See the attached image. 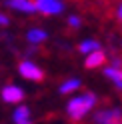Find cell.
Here are the masks:
<instances>
[{
	"mask_svg": "<svg viewBox=\"0 0 122 124\" xmlns=\"http://www.w3.org/2000/svg\"><path fill=\"white\" fill-rule=\"evenodd\" d=\"M18 124H32V122H30V120H28V122H18Z\"/></svg>",
	"mask_w": 122,
	"mask_h": 124,
	"instance_id": "cell-16",
	"label": "cell"
},
{
	"mask_svg": "<svg viewBox=\"0 0 122 124\" xmlns=\"http://www.w3.org/2000/svg\"><path fill=\"white\" fill-rule=\"evenodd\" d=\"M18 72L22 74V78L26 80H34V82H40L44 78V72L40 66H36L32 60H22L20 66H18Z\"/></svg>",
	"mask_w": 122,
	"mask_h": 124,
	"instance_id": "cell-2",
	"label": "cell"
},
{
	"mask_svg": "<svg viewBox=\"0 0 122 124\" xmlns=\"http://www.w3.org/2000/svg\"><path fill=\"white\" fill-rule=\"evenodd\" d=\"M12 120H14V124L28 122L30 120V108L28 106H18L16 110H14V114H12Z\"/></svg>",
	"mask_w": 122,
	"mask_h": 124,
	"instance_id": "cell-10",
	"label": "cell"
},
{
	"mask_svg": "<svg viewBox=\"0 0 122 124\" xmlns=\"http://www.w3.org/2000/svg\"><path fill=\"white\" fill-rule=\"evenodd\" d=\"M78 88H80V80L78 78H70V80H66L62 86H60V94H70V92L78 90Z\"/></svg>",
	"mask_w": 122,
	"mask_h": 124,
	"instance_id": "cell-11",
	"label": "cell"
},
{
	"mask_svg": "<svg viewBox=\"0 0 122 124\" xmlns=\"http://www.w3.org/2000/svg\"><path fill=\"white\" fill-rule=\"evenodd\" d=\"M78 50L82 54H90V52H94V50H100V44H98L96 40H84V42L78 44Z\"/></svg>",
	"mask_w": 122,
	"mask_h": 124,
	"instance_id": "cell-12",
	"label": "cell"
},
{
	"mask_svg": "<svg viewBox=\"0 0 122 124\" xmlns=\"http://www.w3.org/2000/svg\"><path fill=\"white\" fill-rule=\"evenodd\" d=\"M94 104H96V96L92 94V92H86V94H82V96L72 98L70 102H68V106H66L68 118H70L72 122H80L90 110H92Z\"/></svg>",
	"mask_w": 122,
	"mask_h": 124,
	"instance_id": "cell-1",
	"label": "cell"
},
{
	"mask_svg": "<svg viewBox=\"0 0 122 124\" xmlns=\"http://www.w3.org/2000/svg\"><path fill=\"white\" fill-rule=\"evenodd\" d=\"M94 122L96 124H122V112L118 108H106L94 114Z\"/></svg>",
	"mask_w": 122,
	"mask_h": 124,
	"instance_id": "cell-4",
	"label": "cell"
},
{
	"mask_svg": "<svg viewBox=\"0 0 122 124\" xmlns=\"http://www.w3.org/2000/svg\"><path fill=\"white\" fill-rule=\"evenodd\" d=\"M8 16H6V14H2V12H0V26H6V24H8Z\"/></svg>",
	"mask_w": 122,
	"mask_h": 124,
	"instance_id": "cell-14",
	"label": "cell"
},
{
	"mask_svg": "<svg viewBox=\"0 0 122 124\" xmlns=\"http://www.w3.org/2000/svg\"><path fill=\"white\" fill-rule=\"evenodd\" d=\"M36 2V8L40 14H46V16H56L64 10V4L62 0H34Z\"/></svg>",
	"mask_w": 122,
	"mask_h": 124,
	"instance_id": "cell-3",
	"label": "cell"
},
{
	"mask_svg": "<svg viewBox=\"0 0 122 124\" xmlns=\"http://www.w3.org/2000/svg\"><path fill=\"white\" fill-rule=\"evenodd\" d=\"M104 74L122 90V68H120V66H108V68L104 70Z\"/></svg>",
	"mask_w": 122,
	"mask_h": 124,
	"instance_id": "cell-9",
	"label": "cell"
},
{
	"mask_svg": "<svg viewBox=\"0 0 122 124\" xmlns=\"http://www.w3.org/2000/svg\"><path fill=\"white\" fill-rule=\"evenodd\" d=\"M116 14H118V18H120V22H122V2H120V6H118V12H116Z\"/></svg>",
	"mask_w": 122,
	"mask_h": 124,
	"instance_id": "cell-15",
	"label": "cell"
},
{
	"mask_svg": "<svg viewBox=\"0 0 122 124\" xmlns=\"http://www.w3.org/2000/svg\"><path fill=\"white\" fill-rule=\"evenodd\" d=\"M106 62V54L102 50H94V52H90L86 60H84V66L86 68H98V66H102Z\"/></svg>",
	"mask_w": 122,
	"mask_h": 124,
	"instance_id": "cell-7",
	"label": "cell"
},
{
	"mask_svg": "<svg viewBox=\"0 0 122 124\" xmlns=\"http://www.w3.org/2000/svg\"><path fill=\"white\" fill-rule=\"evenodd\" d=\"M26 38H28L30 44H40V42H44L48 38V34H46V30H42V28H30L26 32Z\"/></svg>",
	"mask_w": 122,
	"mask_h": 124,
	"instance_id": "cell-8",
	"label": "cell"
},
{
	"mask_svg": "<svg viewBox=\"0 0 122 124\" xmlns=\"http://www.w3.org/2000/svg\"><path fill=\"white\" fill-rule=\"evenodd\" d=\"M22 98H24V90L16 84H8L2 88V100L6 104H18L22 102Z\"/></svg>",
	"mask_w": 122,
	"mask_h": 124,
	"instance_id": "cell-5",
	"label": "cell"
},
{
	"mask_svg": "<svg viewBox=\"0 0 122 124\" xmlns=\"http://www.w3.org/2000/svg\"><path fill=\"white\" fill-rule=\"evenodd\" d=\"M68 26L78 28V26H80V18H78V16H70V18H68Z\"/></svg>",
	"mask_w": 122,
	"mask_h": 124,
	"instance_id": "cell-13",
	"label": "cell"
},
{
	"mask_svg": "<svg viewBox=\"0 0 122 124\" xmlns=\"http://www.w3.org/2000/svg\"><path fill=\"white\" fill-rule=\"evenodd\" d=\"M6 6L16 12H24V14H34L38 12L34 0H6Z\"/></svg>",
	"mask_w": 122,
	"mask_h": 124,
	"instance_id": "cell-6",
	"label": "cell"
}]
</instances>
